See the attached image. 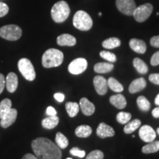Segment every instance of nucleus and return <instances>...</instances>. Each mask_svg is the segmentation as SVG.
Returning <instances> with one entry per match:
<instances>
[{"mask_svg":"<svg viewBox=\"0 0 159 159\" xmlns=\"http://www.w3.org/2000/svg\"><path fill=\"white\" fill-rule=\"evenodd\" d=\"M59 123V118L56 116H49L47 118L43 119L41 122V124H42L43 128L46 129H53L55 128V127L58 125Z\"/></svg>","mask_w":159,"mask_h":159,"instance_id":"nucleus-20","label":"nucleus"},{"mask_svg":"<svg viewBox=\"0 0 159 159\" xmlns=\"http://www.w3.org/2000/svg\"><path fill=\"white\" fill-rule=\"evenodd\" d=\"M54 97L57 102H62L65 99V96L63 94H61V93H56V94H55Z\"/></svg>","mask_w":159,"mask_h":159,"instance_id":"nucleus-42","label":"nucleus"},{"mask_svg":"<svg viewBox=\"0 0 159 159\" xmlns=\"http://www.w3.org/2000/svg\"><path fill=\"white\" fill-rule=\"evenodd\" d=\"M137 105L139 109L142 111H148L150 108V103L146 97L144 96H140L137 98Z\"/></svg>","mask_w":159,"mask_h":159,"instance_id":"nucleus-31","label":"nucleus"},{"mask_svg":"<svg viewBox=\"0 0 159 159\" xmlns=\"http://www.w3.org/2000/svg\"><path fill=\"white\" fill-rule=\"evenodd\" d=\"M135 69H136L137 71L140 74H146L148 71V67L144 61L142 59L136 57L133 61Z\"/></svg>","mask_w":159,"mask_h":159,"instance_id":"nucleus-26","label":"nucleus"},{"mask_svg":"<svg viewBox=\"0 0 159 159\" xmlns=\"http://www.w3.org/2000/svg\"><path fill=\"white\" fill-rule=\"evenodd\" d=\"M155 104L159 105V94L157 95L156 99H155Z\"/></svg>","mask_w":159,"mask_h":159,"instance_id":"nucleus-45","label":"nucleus"},{"mask_svg":"<svg viewBox=\"0 0 159 159\" xmlns=\"http://www.w3.org/2000/svg\"><path fill=\"white\" fill-rule=\"evenodd\" d=\"M149 80L151 83L156 85H159V74H151L149 76Z\"/></svg>","mask_w":159,"mask_h":159,"instance_id":"nucleus-38","label":"nucleus"},{"mask_svg":"<svg viewBox=\"0 0 159 159\" xmlns=\"http://www.w3.org/2000/svg\"><path fill=\"white\" fill-rule=\"evenodd\" d=\"M66 111L69 116L75 117L78 114L80 107L78 105V103L69 102L66 104Z\"/></svg>","mask_w":159,"mask_h":159,"instance_id":"nucleus-28","label":"nucleus"},{"mask_svg":"<svg viewBox=\"0 0 159 159\" xmlns=\"http://www.w3.org/2000/svg\"><path fill=\"white\" fill-rule=\"evenodd\" d=\"M150 45L153 47L159 48V35H156V36L151 38Z\"/></svg>","mask_w":159,"mask_h":159,"instance_id":"nucleus-39","label":"nucleus"},{"mask_svg":"<svg viewBox=\"0 0 159 159\" xmlns=\"http://www.w3.org/2000/svg\"><path fill=\"white\" fill-rule=\"evenodd\" d=\"M70 7L65 1H60L52 6L51 10L52 19L56 23H62L68 19Z\"/></svg>","mask_w":159,"mask_h":159,"instance_id":"nucleus-3","label":"nucleus"},{"mask_svg":"<svg viewBox=\"0 0 159 159\" xmlns=\"http://www.w3.org/2000/svg\"><path fill=\"white\" fill-rule=\"evenodd\" d=\"M130 47L139 54H144L147 50V45L144 41L137 39H132L129 42Z\"/></svg>","mask_w":159,"mask_h":159,"instance_id":"nucleus-16","label":"nucleus"},{"mask_svg":"<svg viewBox=\"0 0 159 159\" xmlns=\"http://www.w3.org/2000/svg\"><path fill=\"white\" fill-rule=\"evenodd\" d=\"M80 108L85 116H91L95 111L94 105L85 97H83L80 101Z\"/></svg>","mask_w":159,"mask_h":159,"instance_id":"nucleus-14","label":"nucleus"},{"mask_svg":"<svg viewBox=\"0 0 159 159\" xmlns=\"http://www.w3.org/2000/svg\"><path fill=\"white\" fill-rule=\"evenodd\" d=\"M88 66V62L85 58L79 57L75 59L69 65L68 70L72 75H80L85 71Z\"/></svg>","mask_w":159,"mask_h":159,"instance_id":"nucleus-9","label":"nucleus"},{"mask_svg":"<svg viewBox=\"0 0 159 159\" xmlns=\"http://www.w3.org/2000/svg\"><path fill=\"white\" fill-rule=\"evenodd\" d=\"M147 85V82L144 78L143 77H139L138 79L134 80L129 86V91L131 94H135V93L139 92L143 89H145Z\"/></svg>","mask_w":159,"mask_h":159,"instance_id":"nucleus-18","label":"nucleus"},{"mask_svg":"<svg viewBox=\"0 0 159 159\" xmlns=\"http://www.w3.org/2000/svg\"><path fill=\"white\" fill-rule=\"evenodd\" d=\"M102 47L105 49H114L116 48V47H119L121 45V41L120 40L117 38L115 37H112V38H109V39L105 40L102 43Z\"/></svg>","mask_w":159,"mask_h":159,"instance_id":"nucleus-25","label":"nucleus"},{"mask_svg":"<svg viewBox=\"0 0 159 159\" xmlns=\"http://www.w3.org/2000/svg\"><path fill=\"white\" fill-rule=\"evenodd\" d=\"M21 159H39V158H38L36 156H34V155L27 153V154H25Z\"/></svg>","mask_w":159,"mask_h":159,"instance_id":"nucleus-43","label":"nucleus"},{"mask_svg":"<svg viewBox=\"0 0 159 159\" xmlns=\"http://www.w3.org/2000/svg\"><path fill=\"white\" fill-rule=\"evenodd\" d=\"M116 5L119 12L126 16H133L136 8L134 0H116Z\"/></svg>","mask_w":159,"mask_h":159,"instance_id":"nucleus-8","label":"nucleus"},{"mask_svg":"<svg viewBox=\"0 0 159 159\" xmlns=\"http://www.w3.org/2000/svg\"><path fill=\"white\" fill-rule=\"evenodd\" d=\"M66 159H72V158H67Z\"/></svg>","mask_w":159,"mask_h":159,"instance_id":"nucleus-47","label":"nucleus"},{"mask_svg":"<svg viewBox=\"0 0 159 159\" xmlns=\"http://www.w3.org/2000/svg\"><path fill=\"white\" fill-rule=\"evenodd\" d=\"M159 150V141H153L149 142L148 144L144 146L142 149L143 153L150 154L154 153Z\"/></svg>","mask_w":159,"mask_h":159,"instance_id":"nucleus-23","label":"nucleus"},{"mask_svg":"<svg viewBox=\"0 0 159 159\" xmlns=\"http://www.w3.org/2000/svg\"><path fill=\"white\" fill-rule=\"evenodd\" d=\"M107 82H108V86L111 89V90L115 91V92L120 93L122 92L123 89H124L123 85L121 84L117 80L114 78V77H110Z\"/></svg>","mask_w":159,"mask_h":159,"instance_id":"nucleus-29","label":"nucleus"},{"mask_svg":"<svg viewBox=\"0 0 159 159\" xmlns=\"http://www.w3.org/2000/svg\"><path fill=\"white\" fill-rule=\"evenodd\" d=\"M5 86V78L2 74H0V94L2 93V91Z\"/></svg>","mask_w":159,"mask_h":159,"instance_id":"nucleus-40","label":"nucleus"},{"mask_svg":"<svg viewBox=\"0 0 159 159\" xmlns=\"http://www.w3.org/2000/svg\"><path fill=\"white\" fill-rule=\"evenodd\" d=\"M104 158V154L102 151L96 150H93L86 156L85 159H103Z\"/></svg>","mask_w":159,"mask_h":159,"instance_id":"nucleus-34","label":"nucleus"},{"mask_svg":"<svg viewBox=\"0 0 159 159\" xmlns=\"http://www.w3.org/2000/svg\"><path fill=\"white\" fill-rule=\"evenodd\" d=\"M73 25L75 28L82 31H88L93 26L91 17L86 12L78 11L76 12L73 18Z\"/></svg>","mask_w":159,"mask_h":159,"instance_id":"nucleus-4","label":"nucleus"},{"mask_svg":"<svg viewBox=\"0 0 159 159\" xmlns=\"http://www.w3.org/2000/svg\"><path fill=\"white\" fill-rule=\"evenodd\" d=\"M150 63L153 66L159 65V51L156 52H155L152 55V56L150 59Z\"/></svg>","mask_w":159,"mask_h":159,"instance_id":"nucleus-37","label":"nucleus"},{"mask_svg":"<svg viewBox=\"0 0 159 159\" xmlns=\"http://www.w3.org/2000/svg\"><path fill=\"white\" fill-rule=\"evenodd\" d=\"M12 108V102L10 99H4L0 102V119H2L11 111Z\"/></svg>","mask_w":159,"mask_h":159,"instance_id":"nucleus-24","label":"nucleus"},{"mask_svg":"<svg viewBox=\"0 0 159 159\" xmlns=\"http://www.w3.org/2000/svg\"><path fill=\"white\" fill-rule=\"evenodd\" d=\"M55 142L59 148L65 149L68 147L69 140L64 135L61 133H57L56 136H55Z\"/></svg>","mask_w":159,"mask_h":159,"instance_id":"nucleus-30","label":"nucleus"},{"mask_svg":"<svg viewBox=\"0 0 159 159\" xmlns=\"http://www.w3.org/2000/svg\"><path fill=\"white\" fill-rule=\"evenodd\" d=\"M32 148L39 159H61L62 152L56 144L47 138H38L32 142Z\"/></svg>","mask_w":159,"mask_h":159,"instance_id":"nucleus-1","label":"nucleus"},{"mask_svg":"<svg viewBox=\"0 0 159 159\" xmlns=\"http://www.w3.org/2000/svg\"><path fill=\"white\" fill-rule=\"evenodd\" d=\"M152 116L155 117V118H159V107L154 108L153 110H152Z\"/></svg>","mask_w":159,"mask_h":159,"instance_id":"nucleus-44","label":"nucleus"},{"mask_svg":"<svg viewBox=\"0 0 159 159\" xmlns=\"http://www.w3.org/2000/svg\"><path fill=\"white\" fill-rule=\"evenodd\" d=\"M17 114L18 113L16 109L11 108V111L7 114H5L2 118L0 119H1L0 125H1L2 128H7L13 125L15 122L16 119Z\"/></svg>","mask_w":159,"mask_h":159,"instance_id":"nucleus-12","label":"nucleus"},{"mask_svg":"<svg viewBox=\"0 0 159 159\" xmlns=\"http://www.w3.org/2000/svg\"><path fill=\"white\" fill-rule=\"evenodd\" d=\"M18 68L22 76L29 81L34 80L35 78V71L31 61L27 58H21L18 62Z\"/></svg>","mask_w":159,"mask_h":159,"instance_id":"nucleus-6","label":"nucleus"},{"mask_svg":"<svg viewBox=\"0 0 159 159\" xmlns=\"http://www.w3.org/2000/svg\"><path fill=\"white\" fill-rule=\"evenodd\" d=\"M22 35L21 27L16 25H8L0 28V37L7 41H17Z\"/></svg>","mask_w":159,"mask_h":159,"instance_id":"nucleus-5","label":"nucleus"},{"mask_svg":"<svg viewBox=\"0 0 159 159\" xmlns=\"http://www.w3.org/2000/svg\"><path fill=\"white\" fill-rule=\"evenodd\" d=\"M110 102L118 109H123L126 107L127 101L122 94H118L110 97Z\"/></svg>","mask_w":159,"mask_h":159,"instance_id":"nucleus-19","label":"nucleus"},{"mask_svg":"<svg viewBox=\"0 0 159 159\" xmlns=\"http://www.w3.org/2000/svg\"><path fill=\"white\" fill-rule=\"evenodd\" d=\"M157 133H158V134L159 135V128L157 129Z\"/></svg>","mask_w":159,"mask_h":159,"instance_id":"nucleus-46","label":"nucleus"},{"mask_svg":"<svg viewBox=\"0 0 159 159\" xmlns=\"http://www.w3.org/2000/svg\"><path fill=\"white\" fill-rule=\"evenodd\" d=\"M131 119V114L128 112H119L116 115L117 122L122 125H126Z\"/></svg>","mask_w":159,"mask_h":159,"instance_id":"nucleus-32","label":"nucleus"},{"mask_svg":"<svg viewBox=\"0 0 159 159\" xmlns=\"http://www.w3.org/2000/svg\"><path fill=\"white\" fill-rule=\"evenodd\" d=\"M47 114L49 116H56L57 115V111L52 106H49L47 109Z\"/></svg>","mask_w":159,"mask_h":159,"instance_id":"nucleus-41","label":"nucleus"},{"mask_svg":"<svg viewBox=\"0 0 159 159\" xmlns=\"http://www.w3.org/2000/svg\"><path fill=\"white\" fill-rule=\"evenodd\" d=\"M153 11V7L150 3H146L139 7H136L133 13L135 20L138 22H144L150 16Z\"/></svg>","mask_w":159,"mask_h":159,"instance_id":"nucleus-7","label":"nucleus"},{"mask_svg":"<svg viewBox=\"0 0 159 159\" xmlns=\"http://www.w3.org/2000/svg\"><path fill=\"white\" fill-rule=\"evenodd\" d=\"M139 135L141 139L147 143L153 142L156 137V133L154 129L147 125L141 127L139 131Z\"/></svg>","mask_w":159,"mask_h":159,"instance_id":"nucleus-10","label":"nucleus"},{"mask_svg":"<svg viewBox=\"0 0 159 159\" xmlns=\"http://www.w3.org/2000/svg\"><path fill=\"white\" fill-rule=\"evenodd\" d=\"M92 133V129L89 125H80L75 130V135L80 138H87Z\"/></svg>","mask_w":159,"mask_h":159,"instance_id":"nucleus-21","label":"nucleus"},{"mask_svg":"<svg viewBox=\"0 0 159 159\" xmlns=\"http://www.w3.org/2000/svg\"><path fill=\"white\" fill-rule=\"evenodd\" d=\"M141 124H142V122L138 119H134V120L131 121V122H129L125 126L124 132L127 134H130L131 133L134 132L135 130H137L140 127Z\"/></svg>","mask_w":159,"mask_h":159,"instance_id":"nucleus-27","label":"nucleus"},{"mask_svg":"<svg viewBox=\"0 0 159 159\" xmlns=\"http://www.w3.org/2000/svg\"><path fill=\"white\" fill-rule=\"evenodd\" d=\"M9 7L5 3L0 2V18L5 16L8 13Z\"/></svg>","mask_w":159,"mask_h":159,"instance_id":"nucleus-36","label":"nucleus"},{"mask_svg":"<svg viewBox=\"0 0 159 159\" xmlns=\"http://www.w3.org/2000/svg\"><path fill=\"white\" fill-rule=\"evenodd\" d=\"M76 39L73 35L69 34H62L57 38V43L62 47H73L76 44Z\"/></svg>","mask_w":159,"mask_h":159,"instance_id":"nucleus-17","label":"nucleus"},{"mask_svg":"<svg viewBox=\"0 0 159 159\" xmlns=\"http://www.w3.org/2000/svg\"><path fill=\"white\" fill-rule=\"evenodd\" d=\"M97 135L99 138L105 139L107 137H112L115 135V131L111 126L104 122H101L97 129Z\"/></svg>","mask_w":159,"mask_h":159,"instance_id":"nucleus-13","label":"nucleus"},{"mask_svg":"<svg viewBox=\"0 0 159 159\" xmlns=\"http://www.w3.org/2000/svg\"><path fill=\"white\" fill-rule=\"evenodd\" d=\"M63 53L57 49H49L43 53L42 65L44 68L57 67L63 61Z\"/></svg>","mask_w":159,"mask_h":159,"instance_id":"nucleus-2","label":"nucleus"},{"mask_svg":"<svg viewBox=\"0 0 159 159\" xmlns=\"http://www.w3.org/2000/svg\"><path fill=\"white\" fill-rule=\"evenodd\" d=\"M93 82L97 94L99 95H105L106 94L108 91V82L105 77L97 75L94 77Z\"/></svg>","mask_w":159,"mask_h":159,"instance_id":"nucleus-11","label":"nucleus"},{"mask_svg":"<svg viewBox=\"0 0 159 159\" xmlns=\"http://www.w3.org/2000/svg\"><path fill=\"white\" fill-rule=\"evenodd\" d=\"M18 80L17 75L13 72H10L6 77V88L7 90L11 93L15 92L18 88Z\"/></svg>","mask_w":159,"mask_h":159,"instance_id":"nucleus-15","label":"nucleus"},{"mask_svg":"<svg viewBox=\"0 0 159 159\" xmlns=\"http://www.w3.org/2000/svg\"><path fill=\"white\" fill-rule=\"evenodd\" d=\"M101 57H102L103 59L106 60V61H109L111 63H114L116 61V57L114 53L108 51H102L99 53Z\"/></svg>","mask_w":159,"mask_h":159,"instance_id":"nucleus-33","label":"nucleus"},{"mask_svg":"<svg viewBox=\"0 0 159 159\" xmlns=\"http://www.w3.org/2000/svg\"><path fill=\"white\" fill-rule=\"evenodd\" d=\"M71 155L74 156L79 157V158H83L85 156V152L84 150H80L79 148H71L70 151H69Z\"/></svg>","mask_w":159,"mask_h":159,"instance_id":"nucleus-35","label":"nucleus"},{"mask_svg":"<svg viewBox=\"0 0 159 159\" xmlns=\"http://www.w3.org/2000/svg\"><path fill=\"white\" fill-rule=\"evenodd\" d=\"M94 69L97 73L103 74L112 71L114 69V65L110 63H98L95 64Z\"/></svg>","mask_w":159,"mask_h":159,"instance_id":"nucleus-22","label":"nucleus"}]
</instances>
